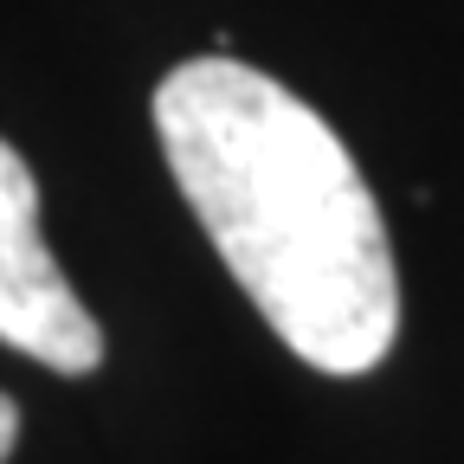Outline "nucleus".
Returning a JSON list of instances; mask_svg holds the SVG:
<instances>
[{
  "label": "nucleus",
  "instance_id": "f03ea898",
  "mask_svg": "<svg viewBox=\"0 0 464 464\" xmlns=\"http://www.w3.org/2000/svg\"><path fill=\"white\" fill-rule=\"evenodd\" d=\"M0 342L52 374H91L103 362V329L45 252L39 181L7 136H0Z\"/></svg>",
  "mask_w": 464,
  "mask_h": 464
},
{
  "label": "nucleus",
  "instance_id": "f257e3e1",
  "mask_svg": "<svg viewBox=\"0 0 464 464\" xmlns=\"http://www.w3.org/2000/svg\"><path fill=\"white\" fill-rule=\"evenodd\" d=\"M155 136L239 277L297 362L368 374L400 335V277L374 188L323 116L239 58H188L155 84Z\"/></svg>",
  "mask_w": 464,
  "mask_h": 464
},
{
  "label": "nucleus",
  "instance_id": "7ed1b4c3",
  "mask_svg": "<svg viewBox=\"0 0 464 464\" xmlns=\"http://www.w3.org/2000/svg\"><path fill=\"white\" fill-rule=\"evenodd\" d=\"M14 445H20V406H14V393H0V464H7Z\"/></svg>",
  "mask_w": 464,
  "mask_h": 464
}]
</instances>
